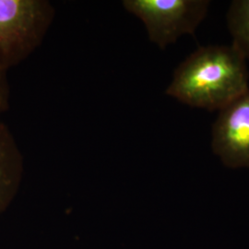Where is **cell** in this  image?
<instances>
[{
  "label": "cell",
  "instance_id": "52a82bcc",
  "mask_svg": "<svg viewBox=\"0 0 249 249\" xmlns=\"http://www.w3.org/2000/svg\"><path fill=\"white\" fill-rule=\"evenodd\" d=\"M10 85L8 79V71L0 66V116L9 108Z\"/></svg>",
  "mask_w": 249,
  "mask_h": 249
},
{
  "label": "cell",
  "instance_id": "7a4b0ae2",
  "mask_svg": "<svg viewBox=\"0 0 249 249\" xmlns=\"http://www.w3.org/2000/svg\"><path fill=\"white\" fill-rule=\"evenodd\" d=\"M55 9L48 0H0V66L9 71L43 44Z\"/></svg>",
  "mask_w": 249,
  "mask_h": 249
},
{
  "label": "cell",
  "instance_id": "8992f818",
  "mask_svg": "<svg viewBox=\"0 0 249 249\" xmlns=\"http://www.w3.org/2000/svg\"><path fill=\"white\" fill-rule=\"evenodd\" d=\"M227 24L234 45L249 59V0L232 1L227 11Z\"/></svg>",
  "mask_w": 249,
  "mask_h": 249
},
{
  "label": "cell",
  "instance_id": "277c9868",
  "mask_svg": "<svg viewBox=\"0 0 249 249\" xmlns=\"http://www.w3.org/2000/svg\"><path fill=\"white\" fill-rule=\"evenodd\" d=\"M212 149L229 168H249V89L220 110L212 132Z\"/></svg>",
  "mask_w": 249,
  "mask_h": 249
},
{
  "label": "cell",
  "instance_id": "6da1fadb",
  "mask_svg": "<svg viewBox=\"0 0 249 249\" xmlns=\"http://www.w3.org/2000/svg\"><path fill=\"white\" fill-rule=\"evenodd\" d=\"M249 89L247 59L237 48L208 45L178 65L165 93L188 107L220 111Z\"/></svg>",
  "mask_w": 249,
  "mask_h": 249
},
{
  "label": "cell",
  "instance_id": "3957f363",
  "mask_svg": "<svg viewBox=\"0 0 249 249\" xmlns=\"http://www.w3.org/2000/svg\"><path fill=\"white\" fill-rule=\"evenodd\" d=\"M124 9L140 18L151 43L160 49L180 37L194 35L204 20L209 0H124Z\"/></svg>",
  "mask_w": 249,
  "mask_h": 249
},
{
  "label": "cell",
  "instance_id": "5b68a950",
  "mask_svg": "<svg viewBox=\"0 0 249 249\" xmlns=\"http://www.w3.org/2000/svg\"><path fill=\"white\" fill-rule=\"evenodd\" d=\"M24 173V160L13 134L0 119V215L17 196Z\"/></svg>",
  "mask_w": 249,
  "mask_h": 249
}]
</instances>
